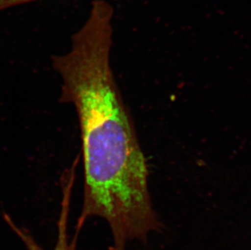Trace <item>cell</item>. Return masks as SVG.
<instances>
[{"instance_id":"cell-1","label":"cell","mask_w":251,"mask_h":250,"mask_svg":"<svg viewBox=\"0 0 251 250\" xmlns=\"http://www.w3.org/2000/svg\"><path fill=\"white\" fill-rule=\"evenodd\" d=\"M113 17L109 2L93 1L70 50L52 55L51 63L60 78L59 101L73 105L81 132L83 200L76 231L100 218L112 231V250H126L162 223L152 205L147 158L112 71Z\"/></svg>"},{"instance_id":"cell-2","label":"cell","mask_w":251,"mask_h":250,"mask_svg":"<svg viewBox=\"0 0 251 250\" xmlns=\"http://www.w3.org/2000/svg\"><path fill=\"white\" fill-rule=\"evenodd\" d=\"M69 206L70 203L67 200H63L61 202V210L58 220V231H57L56 241L55 246L51 250H76V239L77 231L73 238L68 233V219H69ZM5 222L9 226L12 231L16 234V236L21 240L26 250H47L43 249L37 242L30 231L23 226L17 225L13 221L12 218L7 214L3 215Z\"/></svg>"},{"instance_id":"cell-3","label":"cell","mask_w":251,"mask_h":250,"mask_svg":"<svg viewBox=\"0 0 251 250\" xmlns=\"http://www.w3.org/2000/svg\"><path fill=\"white\" fill-rule=\"evenodd\" d=\"M35 1H38V0H0V12L11 8V7L26 4L28 2H35Z\"/></svg>"}]
</instances>
